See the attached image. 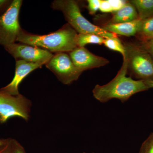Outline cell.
I'll return each instance as SVG.
<instances>
[{"label": "cell", "mask_w": 153, "mask_h": 153, "mask_svg": "<svg viewBox=\"0 0 153 153\" xmlns=\"http://www.w3.org/2000/svg\"><path fill=\"white\" fill-rule=\"evenodd\" d=\"M127 60L125 56L122 66L114 78L105 85H95L92 90L94 97L102 103L112 99L124 102L135 94L149 89L143 80H135L127 76Z\"/></svg>", "instance_id": "cell-1"}, {"label": "cell", "mask_w": 153, "mask_h": 153, "mask_svg": "<svg viewBox=\"0 0 153 153\" xmlns=\"http://www.w3.org/2000/svg\"><path fill=\"white\" fill-rule=\"evenodd\" d=\"M77 32L68 24L47 35L32 34L21 29L17 41L45 49L50 52H69L77 47Z\"/></svg>", "instance_id": "cell-2"}, {"label": "cell", "mask_w": 153, "mask_h": 153, "mask_svg": "<svg viewBox=\"0 0 153 153\" xmlns=\"http://www.w3.org/2000/svg\"><path fill=\"white\" fill-rule=\"evenodd\" d=\"M54 10L61 11L65 19L79 34H90L104 38H115L117 35L93 25L82 16L78 2L74 0H55L52 4Z\"/></svg>", "instance_id": "cell-3"}, {"label": "cell", "mask_w": 153, "mask_h": 153, "mask_svg": "<svg viewBox=\"0 0 153 153\" xmlns=\"http://www.w3.org/2000/svg\"><path fill=\"white\" fill-rule=\"evenodd\" d=\"M123 44L125 56L127 60L128 72L129 71L131 76L142 80L152 77L153 58L149 53L142 45L131 42Z\"/></svg>", "instance_id": "cell-4"}, {"label": "cell", "mask_w": 153, "mask_h": 153, "mask_svg": "<svg viewBox=\"0 0 153 153\" xmlns=\"http://www.w3.org/2000/svg\"><path fill=\"white\" fill-rule=\"evenodd\" d=\"M32 102L21 94L11 95L0 89V124L15 117L27 121L30 117Z\"/></svg>", "instance_id": "cell-5"}, {"label": "cell", "mask_w": 153, "mask_h": 153, "mask_svg": "<svg viewBox=\"0 0 153 153\" xmlns=\"http://www.w3.org/2000/svg\"><path fill=\"white\" fill-rule=\"evenodd\" d=\"M21 0L11 1L7 8L0 15V45L4 47L14 44L22 28L19 23Z\"/></svg>", "instance_id": "cell-6"}, {"label": "cell", "mask_w": 153, "mask_h": 153, "mask_svg": "<svg viewBox=\"0 0 153 153\" xmlns=\"http://www.w3.org/2000/svg\"><path fill=\"white\" fill-rule=\"evenodd\" d=\"M45 65L65 85L77 80L83 72L74 65L66 52L55 53Z\"/></svg>", "instance_id": "cell-7"}, {"label": "cell", "mask_w": 153, "mask_h": 153, "mask_svg": "<svg viewBox=\"0 0 153 153\" xmlns=\"http://www.w3.org/2000/svg\"><path fill=\"white\" fill-rule=\"evenodd\" d=\"M4 48L16 60H23L28 63H41L45 65L53 55L42 48L23 43H15Z\"/></svg>", "instance_id": "cell-8"}, {"label": "cell", "mask_w": 153, "mask_h": 153, "mask_svg": "<svg viewBox=\"0 0 153 153\" xmlns=\"http://www.w3.org/2000/svg\"><path fill=\"white\" fill-rule=\"evenodd\" d=\"M69 55L74 65L82 71L99 68L109 63L108 59L94 55L84 47H76L69 52Z\"/></svg>", "instance_id": "cell-9"}, {"label": "cell", "mask_w": 153, "mask_h": 153, "mask_svg": "<svg viewBox=\"0 0 153 153\" xmlns=\"http://www.w3.org/2000/svg\"><path fill=\"white\" fill-rule=\"evenodd\" d=\"M43 65L41 63H28L23 60H16V71L13 80L7 85L1 89L7 93L13 96L20 94L19 86L28 74L37 68H40Z\"/></svg>", "instance_id": "cell-10"}, {"label": "cell", "mask_w": 153, "mask_h": 153, "mask_svg": "<svg viewBox=\"0 0 153 153\" xmlns=\"http://www.w3.org/2000/svg\"><path fill=\"white\" fill-rule=\"evenodd\" d=\"M143 20L138 19L132 22L118 24H107L102 28L110 33L115 35L131 37L138 34Z\"/></svg>", "instance_id": "cell-11"}, {"label": "cell", "mask_w": 153, "mask_h": 153, "mask_svg": "<svg viewBox=\"0 0 153 153\" xmlns=\"http://www.w3.org/2000/svg\"><path fill=\"white\" fill-rule=\"evenodd\" d=\"M139 19L134 6L130 1L115 11L110 22L108 24H118L132 22Z\"/></svg>", "instance_id": "cell-12"}, {"label": "cell", "mask_w": 153, "mask_h": 153, "mask_svg": "<svg viewBox=\"0 0 153 153\" xmlns=\"http://www.w3.org/2000/svg\"><path fill=\"white\" fill-rule=\"evenodd\" d=\"M129 1L134 6L141 20L153 17V0H131Z\"/></svg>", "instance_id": "cell-13"}, {"label": "cell", "mask_w": 153, "mask_h": 153, "mask_svg": "<svg viewBox=\"0 0 153 153\" xmlns=\"http://www.w3.org/2000/svg\"><path fill=\"white\" fill-rule=\"evenodd\" d=\"M104 38L90 34H78L77 37V45L78 47H84L88 44H103Z\"/></svg>", "instance_id": "cell-14"}, {"label": "cell", "mask_w": 153, "mask_h": 153, "mask_svg": "<svg viewBox=\"0 0 153 153\" xmlns=\"http://www.w3.org/2000/svg\"><path fill=\"white\" fill-rule=\"evenodd\" d=\"M103 44L108 49L120 52L123 57L125 55L126 50L124 46L118 38H105Z\"/></svg>", "instance_id": "cell-15"}, {"label": "cell", "mask_w": 153, "mask_h": 153, "mask_svg": "<svg viewBox=\"0 0 153 153\" xmlns=\"http://www.w3.org/2000/svg\"><path fill=\"white\" fill-rule=\"evenodd\" d=\"M153 33V17L143 20L142 24L138 35L143 38Z\"/></svg>", "instance_id": "cell-16"}, {"label": "cell", "mask_w": 153, "mask_h": 153, "mask_svg": "<svg viewBox=\"0 0 153 153\" xmlns=\"http://www.w3.org/2000/svg\"><path fill=\"white\" fill-rule=\"evenodd\" d=\"M140 153H153V133L143 143Z\"/></svg>", "instance_id": "cell-17"}, {"label": "cell", "mask_w": 153, "mask_h": 153, "mask_svg": "<svg viewBox=\"0 0 153 153\" xmlns=\"http://www.w3.org/2000/svg\"><path fill=\"white\" fill-rule=\"evenodd\" d=\"M100 0H88L87 1V9L89 13L91 15H94L97 12L100 7Z\"/></svg>", "instance_id": "cell-18"}, {"label": "cell", "mask_w": 153, "mask_h": 153, "mask_svg": "<svg viewBox=\"0 0 153 153\" xmlns=\"http://www.w3.org/2000/svg\"><path fill=\"white\" fill-rule=\"evenodd\" d=\"M12 153H26L22 145L14 139L11 138Z\"/></svg>", "instance_id": "cell-19"}, {"label": "cell", "mask_w": 153, "mask_h": 153, "mask_svg": "<svg viewBox=\"0 0 153 153\" xmlns=\"http://www.w3.org/2000/svg\"><path fill=\"white\" fill-rule=\"evenodd\" d=\"M11 138L6 139V143L0 147V153H12Z\"/></svg>", "instance_id": "cell-20"}, {"label": "cell", "mask_w": 153, "mask_h": 153, "mask_svg": "<svg viewBox=\"0 0 153 153\" xmlns=\"http://www.w3.org/2000/svg\"><path fill=\"white\" fill-rule=\"evenodd\" d=\"M142 46L153 58V40L143 41Z\"/></svg>", "instance_id": "cell-21"}, {"label": "cell", "mask_w": 153, "mask_h": 153, "mask_svg": "<svg viewBox=\"0 0 153 153\" xmlns=\"http://www.w3.org/2000/svg\"><path fill=\"white\" fill-rule=\"evenodd\" d=\"M111 7V5L109 4V2L101 1L100 10L102 12H110L112 11V8Z\"/></svg>", "instance_id": "cell-22"}, {"label": "cell", "mask_w": 153, "mask_h": 153, "mask_svg": "<svg viewBox=\"0 0 153 153\" xmlns=\"http://www.w3.org/2000/svg\"><path fill=\"white\" fill-rule=\"evenodd\" d=\"M11 1L0 0V15L3 13L10 4Z\"/></svg>", "instance_id": "cell-23"}, {"label": "cell", "mask_w": 153, "mask_h": 153, "mask_svg": "<svg viewBox=\"0 0 153 153\" xmlns=\"http://www.w3.org/2000/svg\"><path fill=\"white\" fill-rule=\"evenodd\" d=\"M143 80L149 88H153V76Z\"/></svg>", "instance_id": "cell-24"}, {"label": "cell", "mask_w": 153, "mask_h": 153, "mask_svg": "<svg viewBox=\"0 0 153 153\" xmlns=\"http://www.w3.org/2000/svg\"><path fill=\"white\" fill-rule=\"evenodd\" d=\"M143 41H149V40H153V33L147 36L145 38H141Z\"/></svg>", "instance_id": "cell-25"}, {"label": "cell", "mask_w": 153, "mask_h": 153, "mask_svg": "<svg viewBox=\"0 0 153 153\" xmlns=\"http://www.w3.org/2000/svg\"><path fill=\"white\" fill-rule=\"evenodd\" d=\"M6 143V139H1L0 138V147L2 146H4V145Z\"/></svg>", "instance_id": "cell-26"}, {"label": "cell", "mask_w": 153, "mask_h": 153, "mask_svg": "<svg viewBox=\"0 0 153 153\" xmlns=\"http://www.w3.org/2000/svg\"></svg>", "instance_id": "cell-27"}]
</instances>
